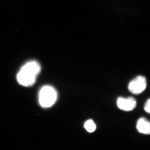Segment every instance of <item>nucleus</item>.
<instances>
[{
  "label": "nucleus",
  "instance_id": "nucleus-7",
  "mask_svg": "<svg viewBox=\"0 0 150 150\" xmlns=\"http://www.w3.org/2000/svg\"><path fill=\"white\" fill-rule=\"evenodd\" d=\"M144 108L146 112L150 113V98L147 100L145 103Z\"/></svg>",
  "mask_w": 150,
  "mask_h": 150
},
{
  "label": "nucleus",
  "instance_id": "nucleus-2",
  "mask_svg": "<svg viewBox=\"0 0 150 150\" xmlns=\"http://www.w3.org/2000/svg\"><path fill=\"white\" fill-rule=\"evenodd\" d=\"M57 98V92L53 87L45 86L40 90L38 100L42 107L44 108L51 107L56 102Z\"/></svg>",
  "mask_w": 150,
  "mask_h": 150
},
{
  "label": "nucleus",
  "instance_id": "nucleus-6",
  "mask_svg": "<svg viewBox=\"0 0 150 150\" xmlns=\"http://www.w3.org/2000/svg\"><path fill=\"white\" fill-rule=\"evenodd\" d=\"M84 128L88 132L92 133L95 131L96 125L92 120L90 119L86 121L85 123Z\"/></svg>",
  "mask_w": 150,
  "mask_h": 150
},
{
  "label": "nucleus",
  "instance_id": "nucleus-5",
  "mask_svg": "<svg viewBox=\"0 0 150 150\" xmlns=\"http://www.w3.org/2000/svg\"><path fill=\"white\" fill-rule=\"evenodd\" d=\"M137 128L138 131L142 134L150 135V122L144 118H141L137 122Z\"/></svg>",
  "mask_w": 150,
  "mask_h": 150
},
{
  "label": "nucleus",
  "instance_id": "nucleus-3",
  "mask_svg": "<svg viewBox=\"0 0 150 150\" xmlns=\"http://www.w3.org/2000/svg\"><path fill=\"white\" fill-rule=\"evenodd\" d=\"M147 86V81L144 76H139L129 83L128 89L134 94H139L144 91Z\"/></svg>",
  "mask_w": 150,
  "mask_h": 150
},
{
  "label": "nucleus",
  "instance_id": "nucleus-4",
  "mask_svg": "<svg viewBox=\"0 0 150 150\" xmlns=\"http://www.w3.org/2000/svg\"><path fill=\"white\" fill-rule=\"evenodd\" d=\"M137 104L136 99L133 97H119L117 99V105L118 108L124 111H130L134 110Z\"/></svg>",
  "mask_w": 150,
  "mask_h": 150
},
{
  "label": "nucleus",
  "instance_id": "nucleus-1",
  "mask_svg": "<svg viewBox=\"0 0 150 150\" xmlns=\"http://www.w3.org/2000/svg\"><path fill=\"white\" fill-rule=\"evenodd\" d=\"M40 71L41 67L37 61H29L23 66L18 73V82L24 86H31L35 83Z\"/></svg>",
  "mask_w": 150,
  "mask_h": 150
}]
</instances>
